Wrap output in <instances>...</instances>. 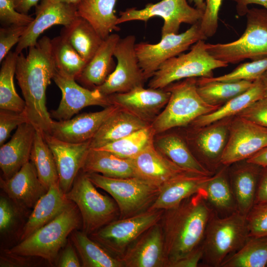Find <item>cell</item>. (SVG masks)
Wrapping results in <instances>:
<instances>
[{"label":"cell","instance_id":"24","mask_svg":"<svg viewBox=\"0 0 267 267\" xmlns=\"http://www.w3.org/2000/svg\"><path fill=\"white\" fill-rule=\"evenodd\" d=\"M262 167L247 161L228 167V176L237 211L247 216L255 204Z\"/></svg>","mask_w":267,"mask_h":267},{"label":"cell","instance_id":"5","mask_svg":"<svg viewBox=\"0 0 267 267\" xmlns=\"http://www.w3.org/2000/svg\"><path fill=\"white\" fill-rule=\"evenodd\" d=\"M165 89L171 95L164 110L151 124L155 134L191 124L199 117L219 108L209 105L200 97L197 90L196 78L172 83Z\"/></svg>","mask_w":267,"mask_h":267},{"label":"cell","instance_id":"12","mask_svg":"<svg viewBox=\"0 0 267 267\" xmlns=\"http://www.w3.org/2000/svg\"><path fill=\"white\" fill-rule=\"evenodd\" d=\"M205 39L199 22L183 33L162 37L157 44L141 42L135 44L136 54L145 79L151 78L165 61L181 54L198 41Z\"/></svg>","mask_w":267,"mask_h":267},{"label":"cell","instance_id":"42","mask_svg":"<svg viewBox=\"0 0 267 267\" xmlns=\"http://www.w3.org/2000/svg\"><path fill=\"white\" fill-rule=\"evenodd\" d=\"M155 133L151 124L120 139L98 148L125 159H132L154 144Z\"/></svg>","mask_w":267,"mask_h":267},{"label":"cell","instance_id":"51","mask_svg":"<svg viewBox=\"0 0 267 267\" xmlns=\"http://www.w3.org/2000/svg\"><path fill=\"white\" fill-rule=\"evenodd\" d=\"M203 255V247L201 245L183 258L173 264L171 267H198L202 261Z\"/></svg>","mask_w":267,"mask_h":267},{"label":"cell","instance_id":"6","mask_svg":"<svg viewBox=\"0 0 267 267\" xmlns=\"http://www.w3.org/2000/svg\"><path fill=\"white\" fill-rule=\"evenodd\" d=\"M246 16V27L239 38L224 44H206L210 54L228 64L267 57V9L253 7Z\"/></svg>","mask_w":267,"mask_h":267},{"label":"cell","instance_id":"35","mask_svg":"<svg viewBox=\"0 0 267 267\" xmlns=\"http://www.w3.org/2000/svg\"><path fill=\"white\" fill-rule=\"evenodd\" d=\"M60 35L87 63L92 58L103 41L92 26L79 16L71 24L62 29Z\"/></svg>","mask_w":267,"mask_h":267},{"label":"cell","instance_id":"60","mask_svg":"<svg viewBox=\"0 0 267 267\" xmlns=\"http://www.w3.org/2000/svg\"></svg>","mask_w":267,"mask_h":267},{"label":"cell","instance_id":"11","mask_svg":"<svg viewBox=\"0 0 267 267\" xmlns=\"http://www.w3.org/2000/svg\"><path fill=\"white\" fill-rule=\"evenodd\" d=\"M204 11L189 5L186 0H162L156 3H148L144 8L127 9L120 12L117 24L134 20L147 22L154 16L164 20L161 37L170 34H178L182 23L191 25L199 22Z\"/></svg>","mask_w":267,"mask_h":267},{"label":"cell","instance_id":"54","mask_svg":"<svg viewBox=\"0 0 267 267\" xmlns=\"http://www.w3.org/2000/svg\"><path fill=\"white\" fill-rule=\"evenodd\" d=\"M236 3V10L238 15H246L251 4L260 5L267 9V0H230Z\"/></svg>","mask_w":267,"mask_h":267},{"label":"cell","instance_id":"46","mask_svg":"<svg viewBox=\"0 0 267 267\" xmlns=\"http://www.w3.org/2000/svg\"><path fill=\"white\" fill-rule=\"evenodd\" d=\"M223 0H205V8L200 21V30L207 39L214 36L218 28L219 13Z\"/></svg>","mask_w":267,"mask_h":267},{"label":"cell","instance_id":"29","mask_svg":"<svg viewBox=\"0 0 267 267\" xmlns=\"http://www.w3.org/2000/svg\"><path fill=\"white\" fill-rule=\"evenodd\" d=\"M150 124L131 113L119 108L107 118L90 140V147H101Z\"/></svg>","mask_w":267,"mask_h":267},{"label":"cell","instance_id":"18","mask_svg":"<svg viewBox=\"0 0 267 267\" xmlns=\"http://www.w3.org/2000/svg\"><path fill=\"white\" fill-rule=\"evenodd\" d=\"M120 259L124 267H167L160 222L153 225L140 235Z\"/></svg>","mask_w":267,"mask_h":267},{"label":"cell","instance_id":"43","mask_svg":"<svg viewBox=\"0 0 267 267\" xmlns=\"http://www.w3.org/2000/svg\"><path fill=\"white\" fill-rule=\"evenodd\" d=\"M267 71V57L240 64L232 71L223 75L206 78L210 80L234 82L248 81L254 82L260 78Z\"/></svg>","mask_w":267,"mask_h":267},{"label":"cell","instance_id":"26","mask_svg":"<svg viewBox=\"0 0 267 267\" xmlns=\"http://www.w3.org/2000/svg\"><path fill=\"white\" fill-rule=\"evenodd\" d=\"M59 182L51 185L38 201L20 234L23 240L55 218L71 203Z\"/></svg>","mask_w":267,"mask_h":267},{"label":"cell","instance_id":"44","mask_svg":"<svg viewBox=\"0 0 267 267\" xmlns=\"http://www.w3.org/2000/svg\"><path fill=\"white\" fill-rule=\"evenodd\" d=\"M34 18L18 12L12 0H0V23L1 27L10 25L28 26Z\"/></svg>","mask_w":267,"mask_h":267},{"label":"cell","instance_id":"2","mask_svg":"<svg viewBox=\"0 0 267 267\" xmlns=\"http://www.w3.org/2000/svg\"><path fill=\"white\" fill-rule=\"evenodd\" d=\"M213 212L203 188L178 206L164 211L160 222L167 267L202 245Z\"/></svg>","mask_w":267,"mask_h":267},{"label":"cell","instance_id":"48","mask_svg":"<svg viewBox=\"0 0 267 267\" xmlns=\"http://www.w3.org/2000/svg\"><path fill=\"white\" fill-rule=\"evenodd\" d=\"M27 26L10 25L0 28V62L10 51L12 47L18 44Z\"/></svg>","mask_w":267,"mask_h":267},{"label":"cell","instance_id":"59","mask_svg":"<svg viewBox=\"0 0 267 267\" xmlns=\"http://www.w3.org/2000/svg\"><path fill=\"white\" fill-rule=\"evenodd\" d=\"M261 79L265 88V98H267V71L261 76Z\"/></svg>","mask_w":267,"mask_h":267},{"label":"cell","instance_id":"55","mask_svg":"<svg viewBox=\"0 0 267 267\" xmlns=\"http://www.w3.org/2000/svg\"><path fill=\"white\" fill-rule=\"evenodd\" d=\"M15 9L19 12L28 14L33 6H36L41 0H12Z\"/></svg>","mask_w":267,"mask_h":267},{"label":"cell","instance_id":"17","mask_svg":"<svg viewBox=\"0 0 267 267\" xmlns=\"http://www.w3.org/2000/svg\"><path fill=\"white\" fill-rule=\"evenodd\" d=\"M43 134L55 160L60 186L66 193L71 188L82 169L90 148V140L72 143L58 139L49 134L43 133Z\"/></svg>","mask_w":267,"mask_h":267},{"label":"cell","instance_id":"14","mask_svg":"<svg viewBox=\"0 0 267 267\" xmlns=\"http://www.w3.org/2000/svg\"><path fill=\"white\" fill-rule=\"evenodd\" d=\"M267 146V128L236 116L229 126L227 144L222 157V165L247 160Z\"/></svg>","mask_w":267,"mask_h":267},{"label":"cell","instance_id":"45","mask_svg":"<svg viewBox=\"0 0 267 267\" xmlns=\"http://www.w3.org/2000/svg\"><path fill=\"white\" fill-rule=\"evenodd\" d=\"M246 219L249 236H267V204H255Z\"/></svg>","mask_w":267,"mask_h":267},{"label":"cell","instance_id":"57","mask_svg":"<svg viewBox=\"0 0 267 267\" xmlns=\"http://www.w3.org/2000/svg\"><path fill=\"white\" fill-rule=\"evenodd\" d=\"M190 3L193 2L195 7L200 9L203 10H205V2L204 0H188Z\"/></svg>","mask_w":267,"mask_h":267},{"label":"cell","instance_id":"40","mask_svg":"<svg viewBox=\"0 0 267 267\" xmlns=\"http://www.w3.org/2000/svg\"><path fill=\"white\" fill-rule=\"evenodd\" d=\"M52 53L57 71L61 75L76 80L87 62L62 36L51 39Z\"/></svg>","mask_w":267,"mask_h":267},{"label":"cell","instance_id":"56","mask_svg":"<svg viewBox=\"0 0 267 267\" xmlns=\"http://www.w3.org/2000/svg\"><path fill=\"white\" fill-rule=\"evenodd\" d=\"M246 160L249 162L262 167L267 166V146L263 148Z\"/></svg>","mask_w":267,"mask_h":267},{"label":"cell","instance_id":"30","mask_svg":"<svg viewBox=\"0 0 267 267\" xmlns=\"http://www.w3.org/2000/svg\"><path fill=\"white\" fill-rule=\"evenodd\" d=\"M84 173H96L113 178L137 177L131 159L120 157L99 148H90L82 169Z\"/></svg>","mask_w":267,"mask_h":267},{"label":"cell","instance_id":"41","mask_svg":"<svg viewBox=\"0 0 267 267\" xmlns=\"http://www.w3.org/2000/svg\"><path fill=\"white\" fill-rule=\"evenodd\" d=\"M267 266V236H249L221 267H265Z\"/></svg>","mask_w":267,"mask_h":267},{"label":"cell","instance_id":"16","mask_svg":"<svg viewBox=\"0 0 267 267\" xmlns=\"http://www.w3.org/2000/svg\"><path fill=\"white\" fill-rule=\"evenodd\" d=\"M35 7L36 17L27 26L16 47L17 54L36 44L40 35L50 27L56 25L67 26L78 16L74 4L41 0Z\"/></svg>","mask_w":267,"mask_h":267},{"label":"cell","instance_id":"25","mask_svg":"<svg viewBox=\"0 0 267 267\" xmlns=\"http://www.w3.org/2000/svg\"><path fill=\"white\" fill-rule=\"evenodd\" d=\"M0 186L9 198L26 208H34L48 190L40 180L31 161L25 164L11 178H0Z\"/></svg>","mask_w":267,"mask_h":267},{"label":"cell","instance_id":"37","mask_svg":"<svg viewBox=\"0 0 267 267\" xmlns=\"http://www.w3.org/2000/svg\"><path fill=\"white\" fill-rule=\"evenodd\" d=\"M253 82L244 80L219 81L200 78L197 79V90L205 102L219 108L248 89Z\"/></svg>","mask_w":267,"mask_h":267},{"label":"cell","instance_id":"23","mask_svg":"<svg viewBox=\"0 0 267 267\" xmlns=\"http://www.w3.org/2000/svg\"><path fill=\"white\" fill-rule=\"evenodd\" d=\"M131 160L137 177L160 188L178 177L192 172L179 167L166 157L157 150L154 144Z\"/></svg>","mask_w":267,"mask_h":267},{"label":"cell","instance_id":"47","mask_svg":"<svg viewBox=\"0 0 267 267\" xmlns=\"http://www.w3.org/2000/svg\"><path fill=\"white\" fill-rule=\"evenodd\" d=\"M29 123L25 112L0 110V145L4 144L11 132L22 124Z\"/></svg>","mask_w":267,"mask_h":267},{"label":"cell","instance_id":"13","mask_svg":"<svg viewBox=\"0 0 267 267\" xmlns=\"http://www.w3.org/2000/svg\"><path fill=\"white\" fill-rule=\"evenodd\" d=\"M135 44L134 35L120 39L113 54L117 64L105 82L96 89L103 94L109 95L143 86L146 80L139 65Z\"/></svg>","mask_w":267,"mask_h":267},{"label":"cell","instance_id":"52","mask_svg":"<svg viewBox=\"0 0 267 267\" xmlns=\"http://www.w3.org/2000/svg\"><path fill=\"white\" fill-rule=\"evenodd\" d=\"M58 265L59 267H82L74 246L71 244H68L66 246L60 257Z\"/></svg>","mask_w":267,"mask_h":267},{"label":"cell","instance_id":"22","mask_svg":"<svg viewBox=\"0 0 267 267\" xmlns=\"http://www.w3.org/2000/svg\"><path fill=\"white\" fill-rule=\"evenodd\" d=\"M36 131L30 123L22 124L10 140L0 146V167L3 178H11L30 161Z\"/></svg>","mask_w":267,"mask_h":267},{"label":"cell","instance_id":"31","mask_svg":"<svg viewBox=\"0 0 267 267\" xmlns=\"http://www.w3.org/2000/svg\"><path fill=\"white\" fill-rule=\"evenodd\" d=\"M117 0H82L77 5L78 16L86 20L104 40L119 31L114 7Z\"/></svg>","mask_w":267,"mask_h":267},{"label":"cell","instance_id":"10","mask_svg":"<svg viewBox=\"0 0 267 267\" xmlns=\"http://www.w3.org/2000/svg\"><path fill=\"white\" fill-rule=\"evenodd\" d=\"M164 211L148 210L130 217L116 219L89 236L120 258L140 235L160 222Z\"/></svg>","mask_w":267,"mask_h":267},{"label":"cell","instance_id":"58","mask_svg":"<svg viewBox=\"0 0 267 267\" xmlns=\"http://www.w3.org/2000/svg\"><path fill=\"white\" fill-rule=\"evenodd\" d=\"M51 2H64L77 5L82 0H44Z\"/></svg>","mask_w":267,"mask_h":267},{"label":"cell","instance_id":"21","mask_svg":"<svg viewBox=\"0 0 267 267\" xmlns=\"http://www.w3.org/2000/svg\"><path fill=\"white\" fill-rule=\"evenodd\" d=\"M119 108L113 104L102 110L83 113L68 120H53L48 134L69 142L80 143L89 140L107 118Z\"/></svg>","mask_w":267,"mask_h":267},{"label":"cell","instance_id":"38","mask_svg":"<svg viewBox=\"0 0 267 267\" xmlns=\"http://www.w3.org/2000/svg\"><path fill=\"white\" fill-rule=\"evenodd\" d=\"M18 54L10 51L1 62L0 70V109L23 112L25 102L17 93L14 76Z\"/></svg>","mask_w":267,"mask_h":267},{"label":"cell","instance_id":"49","mask_svg":"<svg viewBox=\"0 0 267 267\" xmlns=\"http://www.w3.org/2000/svg\"><path fill=\"white\" fill-rule=\"evenodd\" d=\"M237 116L267 128V98L256 101Z\"/></svg>","mask_w":267,"mask_h":267},{"label":"cell","instance_id":"50","mask_svg":"<svg viewBox=\"0 0 267 267\" xmlns=\"http://www.w3.org/2000/svg\"><path fill=\"white\" fill-rule=\"evenodd\" d=\"M14 212L9 201L3 197L0 198V231L6 232L11 227L14 220Z\"/></svg>","mask_w":267,"mask_h":267},{"label":"cell","instance_id":"20","mask_svg":"<svg viewBox=\"0 0 267 267\" xmlns=\"http://www.w3.org/2000/svg\"><path fill=\"white\" fill-rule=\"evenodd\" d=\"M171 93L166 89H145L137 87L129 91L109 95L113 104L148 122L159 114L167 104Z\"/></svg>","mask_w":267,"mask_h":267},{"label":"cell","instance_id":"34","mask_svg":"<svg viewBox=\"0 0 267 267\" xmlns=\"http://www.w3.org/2000/svg\"><path fill=\"white\" fill-rule=\"evenodd\" d=\"M155 147L162 154L183 169L205 176H211L215 174L198 160L182 138L177 134L160 136L156 140Z\"/></svg>","mask_w":267,"mask_h":267},{"label":"cell","instance_id":"15","mask_svg":"<svg viewBox=\"0 0 267 267\" xmlns=\"http://www.w3.org/2000/svg\"><path fill=\"white\" fill-rule=\"evenodd\" d=\"M52 80L60 89L62 97L58 107L50 113L58 120L71 119L85 107L100 106L104 108L113 105L109 95L97 89H89L78 84L76 80L66 78L57 71Z\"/></svg>","mask_w":267,"mask_h":267},{"label":"cell","instance_id":"53","mask_svg":"<svg viewBox=\"0 0 267 267\" xmlns=\"http://www.w3.org/2000/svg\"><path fill=\"white\" fill-rule=\"evenodd\" d=\"M255 204H267V166L261 170Z\"/></svg>","mask_w":267,"mask_h":267},{"label":"cell","instance_id":"8","mask_svg":"<svg viewBox=\"0 0 267 267\" xmlns=\"http://www.w3.org/2000/svg\"><path fill=\"white\" fill-rule=\"evenodd\" d=\"M199 40L186 53H181L163 62L151 77L149 88L164 89L175 81L189 78H212L213 70L228 64L215 58Z\"/></svg>","mask_w":267,"mask_h":267},{"label":"cell","instance_id":"36","mask_svg":"<svg viewBox=\"0 0 267 267\" xmlns=\"http://www.w3.org/2000/svg\"><path fill=\"white\" fill-rule=\"evenodd\" d=\"M71 239L84 267H124L121 259L105 249L84 231L75 230Z\"/></svg>","mask_w":267,"mask_h":267},{"label":"cell","instance_id":"9","mask_svg":"<svg viewBox=\"0 0 267 267\" xmlns=\"http://www.w3.org/2000/svg\"><path fill=\"white\" fill-rule=\"evenodd\" d=\"M66 196L77 206L82 221V231L89 235L116 220L120 214L115 200L99 193L81 171Z\"/></svg>","mask_w":267,"mask_h":267},{"label":"cell","instance_id":"7","mask_svg":"<svg viewBox=\"0 0 267 267\" xmlns=\"http://www.w3.org/2000/svg\"><path fill=\"white\" fill-rule=\"evenodd\" d=\"M86 174L96 187L112 197L118 205L120 219L148 210L161 191L159 186L138 177L113 178L96 173Z\"/></svg>","mask_w":267,"mask_h":267},{"label":"cell","instance_id":"4","mask_svg":"<svg viewBox=\"0 0 267 267\" xmlns=\"http://www.w3.org/2000/svg\"><path fill=\"white\" fill-rule=\"evenodd\" d=\"M79 212L76 204L71 202L53 220L22 240L8 253L53 262L68 236L79 227L81 220Z\"/></svg>","mask_w":267,"mask_h":267},{"label":"cell","instance_id":"33","mask_svg":"<svg viewBox=\"0 0 267 267\" xmlns=\"http://www.w3.org/2000/svg\"><path fill=\"white\" fill-rule=\"evenodd\" d=\"M265 98V88L260 78L255 80L244 92L235 96L217 110L197 118L191 124L194 128L202 127L223 119L237 116L256 101Z\"/></svg>","mask_w":267,"mask_h":267},{"label":"cell","instance_id":"28","mask_svg":"<svg viewBox=\"0 0 267 267\" xmlns=\"http://www.w3.org/2000/svg\"><path fill=\"white\" fill-rule=\"evenodd\" d=\"M120 39L118 34L114 33L103 40L76 81L83 87L91 89L102 85L114 70L113 56Z\"/></svg>","mask_w":267,"mask_h":267},{"label":"cell","instance_id":"1","mask_svg":"<svg viewBox=\"0 0 267 267\" xmlns=\"http://www.w3.org/2000/svg\"><path fill=\"white\" fill-rule=\"evenodd\" d=\"M57 71L51 39L44 36L17 55L15 76L25 102V112L37 130L49 133L53 120L46 106V90Z\"/></svg>","mask_w":267,"mask_h":267},{"label":"cell","instance_id":"27","mask_svg":"<svg viewBox=\"0 0 267 267\" xmlns=\"http://www.w3.org/2000/svg\"><path fill=\"white\" fill-rule=\"evenodd\" d=\"M211 176L189 172L178 177L161 187L159 194L148 210H166L178 206L203 189Z\"/></svg>","mask_w":267,"mask_h":267},{"label":"cell","instance_id":"3","mask_svg":"<svg viewBox=\"0 0 267 267\" xmlns=\"http://www.w3.org/2000/svg\"><path fill=\"white\" fill-rule=\"evenodd\" d=\"M246 216L237 211L225 217L214 212L208 223L202 243V261L206 267H221L249 238Z\"/></svg>","mask_w":267,"mask_h":267},{"label":"cell","instance_id":"32","mask_svg":"<svg viewBox=\"0 0 267 267\" xmlns=\"http://www.w3.org/2000/svg\"><path fill=\"white\" fill-rule=\"evenodd\" d=\"M228 167L222 165L203 188L208 205L220 217L227 216L237 211L229 182Z\"/></svg>","mask_w":267,"mask_h":267},{"label":"cell","instance_id":"39","mask_svg":"<svg viewBox=\"0 0 267 267\" xmlns=\"http://www.w3.org/2000/svg\"><path fill=\"white\" fill-rule=\"evenodd\" d=\"M30 160L35 166L38 177L47 189L59 182V176L53 154L46 142L43 132L36 130Z\"/></svg>","mask_w":267,"mask_h":267},{"label":"cell","instance_id":"19","mask_svg":"<svg viewBox=\"0 0 267 267\" xmlns=\"http://www.w3.org/2000/svg\"><path fill=\"white\" fill-rule=\"evenodd\" d=\"M233 117L194 128L193 140L198 153L197 159L213 173L222 166V157L227 144L229 126Z\"/></svg>","mask_w":267,"mask_h":267}]
</instances>
